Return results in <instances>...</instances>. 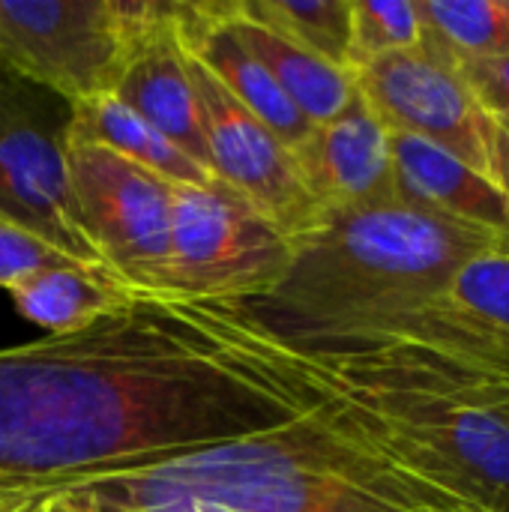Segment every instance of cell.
I'll list each match as a JSON object with an SVG mask.
<instances>
[{
    "instance_id": "cell-22",
    "label": "cell",
    "mask_w": 509,
    "mask_h": 512,
    "mask_svg": "<svg viewBox=\"0 0 509 512\" xmlns=\"http://www.w3.org/2000/svg\"><path fill=\"white\" fill-rule=\"evenodd\" d=\"M486 114H509V54L486 60H450Z\"/></svg>"
},
{
    "instance_id": "cell-26",
    "label": "cell",
    "mask_w": 509,
    "mask_h": 512,
    "mask_svg": "<svg viewBox=\"0 0 509 512\" xmlns=\"http://www.w3.org/2000/svg\"><path fill=\"white\" fill-rule=\"evenodd\" d=\"M492 512H509V495H504V498H501V501L495 504V510H492Z\"/></svg>"
},
{
    "instance_id": "cell-11",
    "label": "cell",
    "mask_w": 509,
    "mask_h": 512,
    "mask_svg": "<svg viewBox=\"0 0 509 512\" xmlns=\"http://www.w3.org/2000/svg\"><path fill=\"white\" fill-rule=\"evenodd\" d=\"M114 96L210 171L201 102L177 36L174 3H159L153 21L129 51Z\"/></svg>"
},
{
    "instance_id": "cell-19",
    "label": "cell",
    "mask_w": 509,
    "mask_h": 512,
    "mask_svg": "<svg viewBox=\"0 0 509 512\" xmlns=\"http://www.w3.org/2000/svg\"><path fill=\"white\" fill-rule=\"evenodd\" d=\"M420 45L423 15L417 0H351V72Z\"/></svg>"
},
{
    "instance_id": "cell-20",
    "label": "cell",
    "mask_w": 509,
    "mask_h": 512,
    "mask_svg": "<svg viewBox=\"0 0 509 512\" xmlns=\"http://www.w3.org/2000/svg\"><path fill=\"white\" fill-rule=\"evenodd\" d=\"M444 297L471 318L509 336V237L468 258L450 279Z\"/></svg>"
},
{
    "instance_id": "cell-9",
    "label": "cell",
    "mask_w": 509,
    "mask_h": 512,
    "mask_svg": "<svg viewBox=\"0 0 509 512\" xmlns=\"http://www.w3.org/2000/svg\"><path fill=\"white\" fill-rule=\"evenodd\" d=\"M354 78L357 90L390 132L423 138L486 174L489 114L477 105L465 78L444 54L423 42L414 51L357 66Z\"/></svg>"
},
{
    "instance_id": "cell-12",
    "label": "cell",
    "mask_w": 509,
    "mask_h": 512,
    "mask_svg": "<svg viewBox=\"0 0 509 512\" xmlns=\"http://www.w3.org/2000/svg\"><path fill=\"white\" fill-rule=\"evenodd\" d=\"M174 24L183 48L204 63L225 90L246 105L291 153L315 129L285 96L267 66L234 36L222 15V3H174Z\"/></svg>"
},
{
    "instance_id": "cell-16",
    "label": "cell",
    "mask_w": 509,
    "mask_h": 512,
    "mask_svg": "<svg viewBox=\"0 0 509 512\" xmlns=\"http://www.w3.org/2000/svg\"><path fill=\"white\" fill-rule=\"evenodd\" d=\"M69 135L108 147L123 159L165 177L174 186H201L210 183L213 174L186 156L174 141H168L159 129H153L144 117H138L129 105H123L114 93L81 99L69 105Z\"/></svg>"
},
{
    "instance_id": "cell-24",
    "label": "cell",
    "mask_w": 509,
    "mask_h": 512,
    "mask_svg": "<svg viewBox=\"0 0 509 512\" xmlns=\"http://www.w3.org/2000/svg\"><path fill=\"white\" fill-rule=\"evenodd\" d=\"M45 495H30V492H18V495H0V512H36Z\"/></svg>"
},
{
    "instance_id": "cell-1",
    "label": "cell",
    "mask_w": 509,
    "mask_h": 512,
    "mask_svg": "<svg viewBox=\"0 0 509 512\" xmlns=\"http://www.w3.org/2000/svg\"><path fill=\"white\" fill-rule=\"evenodd\" d=\"M330 393L225 303L135 294L0 351V495H51L291 426Z\"/></svg>"
},
{
    "instance_id": "cell-5",
    "label": "cell",
    "mask_w": 509,
    "mask_h": 512,
    "mask_svg": "<svg viewBox=\"0 0 509 512\" xmlns=\"http://www.w3.org/2000/svg\"><path fill=\"white\" fill-rule=\"evenodd\" d=\"M294 243L222 180L174 186L168 300L237 303L279 285Z\"/></svg>"
},
{
    "instance_id": "cell-4",
    "label": "cell",
    "mask_w": 509,
    "mask_h": 512,
    "mask_svg": "<svg viewBox=\"0 0 509 512\" xmlns=\"http://www.w3.org/2000/svg\"><path fill=\"white\" fill-rule=\"evenodd\" d=\"M153 0H0V63L63 102L114 93Z\"/></svg>"
},
{
    "instance_id": "cell-21",
    "label": "cell",
    "mask_w": 509,
    "mask_h": 512,
    "mask_svg": "<svg viewBox=\"0 0 509 512\" xmlns=\"http://www.w3.org/2000/svg\"><path fill=\"white\" fill-rule=\"evenodd\" d=\"M63 264H78V261L60 255L57 249H51L30 231L0 216V288L15 285L27 273L45 270V267H63Z\"/></svg>"
},
{
    "instance_id": "cell-10",
    "label": "cell",
    "mask_w": 509,
    "mask_h": 512,
    "mask_svg": "<svg viewBox=\"0 0 509 512\" xmlns=\"http://www.w3.org/2000/svg\"><path fill=\"white\" fill-rule=\"evenodd\" d=\"M294 162L324 216L396 201L390 129L360 90L342 114L309 132Z\"/></svg>"
},
{
    "instance_id": "cell-3",
    "label": "cell",
    "mask_w": 509,
    "mask_h": 512,
    "mask_svg": "<svg viewBox=\"0 0 509 512\" xmlns=\"http://www.w3.org/2000/svg\"><path fill=\"white\" fill-rule=\"evenodd\" d=\"M501 240L399 201L342 210L294 243L273 291L225 306L270 342L297 348L441 297L468 258Z\"/></svg>"
},
{
    "instance_id": "cell-2",
    "label": "cell",
    "mask_w": 509,
    "mask_h": 512,
    "mask_svg": "<svg viewBox=\"0 0 509 512\" xmlns=\"http://www.w3.org/2000/svg\"><path fill=\"white\" fill-rule=\"evenodd\" d=\"M51 495L72 512H480L369 447L333 396L291 426Z\"/></svg>"
},
{
    "instance_id": "cell-15",
    "label": "cell",
    "mask_w": 509,
    "mask_h": 512,
    "mask_svg": "<svg viewBox=\"0 0 509 512\" xmlns=\"http://www.w3.org/2000/svg\"><path fill=\"white\" fill-rule=\"evenodd\" d=\"M6 291L15 309L51 336L78 333L135 297V291L126 288L114 273L81 264L27 273Z\"/></svg>"
},
{
    "instance_id": "cell-23",
    "label": "cell",
    "mask_w": 509,
    "mask_h": 512,
    "mask_svg": "<svg viewBox=\"0 0 509 512\" xmlns=\"http://www.w3.org/2000/svg\"><path fill=\"white\" fill-rule=\"evenodd\" d=\"M486 174L509 201V114L486 120Z\"/></svg>"
},
{
    "instance_id": "cell-18",
    "label": "cell",
    "mask_w": 509,
    "mask_h": 512,
    "mask_svg": "<svg viewBox=\"0 0 509 512\" xmlns=\"http://www.w3.org/2000/svg\"><path fill=\"white\" fill-rule=\"evenodd\" d=\"M237 6L315 57L351 69V0H237Z\"/></svg>"
},
{
    "instance_id": "cell-17",
    "label": "cell",
    "mask_w": 509,
    "mask_h": 512,
    "mask_svg": "<svg viewBox=\"0 0 509 512\" xmlns=\"http://www.w3.org/2000/svg\"><path fill=\"white\" fill-rule=\"evenodd\" d=\"M423 42L447 60L509 54V0H417Z\"/></svg>"
},
{
    "instance_id": "cell-25",
    "label": "cell",
    "mask_w": 509,
    "mask_h": 512,
    "mask_svg": "<svg viewBox=\"0 0 509 512\" xmlns=\"http://www.w3.org/2000/svg\"><path fill=\"white\" fill-rule=\"evenodd\" d=\"M36 512H72V510H69V507H66V504H63V501H60L57 495H45V498H42V504H39V510H36Z\"/></svg>"
},
{
    "instance_id": "cell-14",
    "label": "cell",
    "mask_w": 509,
    "mask_h": 512,
    "mask_svg": "<svg viewBox=\"0 0 509 512\" xmlns=\"http://www.w3.org/2000/svg\"><path fill=\"white\" fill-rule=\"evenodd\" d=\"M222 15L234 36L267 66V72L312 126L330 123L357 96V78L351 69L333 66L315 57L312 51L288 42L285 36L273 33L270 27L252 21L240 12L237 0L222 3Z\"/></svg>"
},
{
    "instance_id": "cell-7",
    "label": "cell",
    "mask_w": 509,
    "mask_h": 512,
    "mask_svg": "<svg viewBox=\"0 0 509 512\" xmlns=\"http://www.w3.org/2000/svg\"><path fill=\"white\" fill-rule=\"evenodd\" d=\"M66 165L81 228L105 270L135 294L168 297L174 183L72 135Z\"/></svg>"
},
{
    "instance_id": "cell-8",
    "label": "cell",
    "mask_w": 509,
    "mask_h": 512,
    "mask_svg": "<svg viewBox=\"0 0 509 512\" xmlns=\"http://www.w3.org/2000/svg\"><path fill=\"white\" fill-rule=\"evenodd\" d=\"M186 63L201 102L213 177L249 198L291 243L318 231L327 216L303 186L294 153L189 51Z\"/></svg>"
},
{
    "instance_id": "cell-13",
    "label": "cell",
    "mask_w": 509,
    "mask_h": 512,
    "mask_svg": "<svg viewBox=\"0 0 509 512\" xmlns=\"http://www.w3.org/2000/svg\"><path fill=\"white\" fill-rule=\"evenodd\" d=\"M390 156L399 204L509 237V201L483 171L405 132H390Z\"/></svg>"
},
{
    "instance_id": "cell-6",
    "label": "cell",
    "mask_w": 509,
    "mask_h": 512,
    "mask_svg": "<svg viewBox=\"0 0 509 512\" xmlns=\"http://www.w3.org/2000/svg\"><path fill=\"white\" fill-rule=\"evenodd\" d=\"M66 138L69 102L0 63V216L60 255L105 270L78 219Z\"/></svg>"
}]
</instances>
